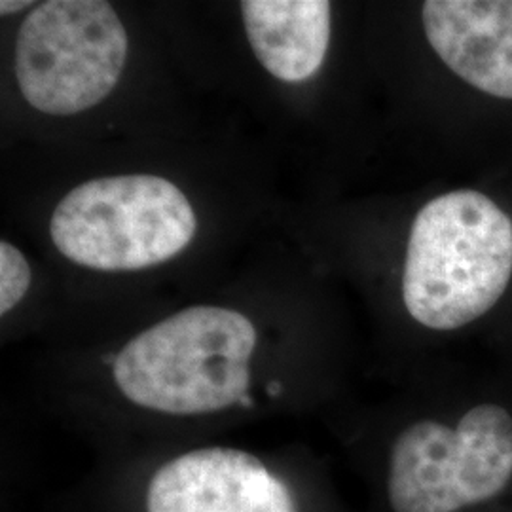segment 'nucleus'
I'll use <instances>...</instances> for the list:
<instances>
[{"label":"nucleus","instance_id":"f257e3e1","mask_svg":"<svg viewBox=\"0 0 512 512\" xmlns=\"http://www.w3.org/2000/svg\"><path fill=\"white\" fill-rule=\"evenodd\" d=\"M315 463L217 442L101 456L59 512H327Z\"/></svg>","mask_w":512,"mask_h":512},{"label":"nucleus","instance_id":"f03ea898","mask_svg":"<svg viewBox=\"0 0 512 512\" xmlns=\"http://www.w3.org/2000/svg\"><path fill=\"white\" fill-rule=\"evenodd\" d=\"M260 334L241 311L194 306L99 355L116 395L147 418L198 421L253 414Z\"/></svg>","mask_w":512,"mask_h":512},{"label":"nucleus","instance_id":"7ed1b4c3","mask_svg":"<svg viewBox=\"0 0 512 512\" xmlns=\"http://www.w3.org/2000/svg\"><path fill=\"white\" fill-rule=\"evenodd\" d=\"M512 275V220L488 196L456 190L414 219L403 272L408 313L427 329L456 330L482 317Z\"/></svg>","mask_w":512,"mask_h":512},{"label":"nucleus","instance_id":"20e7f679","mask_svg":"<svg viewBox=\"0 0 512 512\" xmlns=\"http://www.w3.org/2000/svg\"><path fill=\"white\" fill-rule=\"evenodd\" d=\"M196 228L188 198L156 175L80 184L57 203L50 222L57 251L99 272H135L167 262L194 239Z\"/></svg>","mask_w":512,"mask_h":512},{"label":"nucleus","instance_id":"39448f33","mask_svg":"<svg viewBox=\"0 0 512 512\" xmlns=\"http://www.w3.org/2000/svg\"><path fill=\"white\" fill-rule=\"evenodd\" d=\"M511 476V414L478 404L456 427H404L387 450L385 503L391 512H458L501 494Z\"/></svg>","mask_w":512,"mask_h":512},{"label":"nucleus","instance_id":"423d86ee","mask_svg":"<svg viewBox=\"0 0 512 512\" xmlns=\"http://www.w3.org/2000/svg\"><path fill=\"white\" fill-rule=\"evenodd\" d=\"M126 57L128 35L109 2L48 0L19 27V90L44 114H78L114 90Z\"/></svg>","mask_w":512,"mask_h":512},{"label":"nucleus","instance_id":"0eeeda50","mask_svg":"<svg viewBox=\"0 0 512 512\" xmlns=\"http://www.w3.org/2000/svg\"><path fill=\"white\" fill-rule=\"evenodd\" d=\"M427 40L463 82L512 99V0H427Z\"/></svg>","mask_w":512,"mask_h":512},{"label":"nucleus","instance_id":"6e6552de","mask_svg":"<svg viewBox=\"0 0 512 512\" xmlns=\"http://www.w3.org/2000/svg\"><path fill=\"white\" fill-rule=\"evenodd\" d=\"M243 25L258 61L281 82L319 73L330 42V2L245 0Z\"/></svg>","mask_w":512,"mask_h":512},{"label":"nucleus","instance_id":"1a4fd4ad","mask_svg":"<svg viewBox=\"0 0 512 512\" xmlns=\"http://www.w3.org/2000/svg\"><path fill=\"white\" fill-rule=\"evenodd\" d=\"M31 287V266L12 243H0V313L14 310Z\"/></svg>","mask_w":512,"mask_h":512},{"label":"nucleus","instance_id":"9d476101","mask_svg":"<svg viewBox=\"0 0 512 512\" xmlns=\"http://www.w3.org/2000/svg\"><path fill=\"white\" fill-rule=\"evenodd\" d=\"M29 6H33V2H23V0H2V2H0V12H2V16H6V14H16V12H21V10L29 8Z\"/></svg>","mask_w":512,"mask_h":512}]
</instances>
